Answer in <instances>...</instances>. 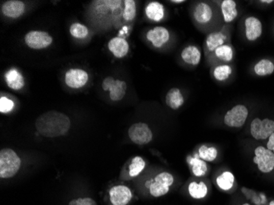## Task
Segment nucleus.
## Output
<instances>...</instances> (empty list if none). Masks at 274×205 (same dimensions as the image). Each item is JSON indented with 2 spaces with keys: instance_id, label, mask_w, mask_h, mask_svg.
Here are the masks:
<instances>
[{
  "instance_id": "nucleus-1",
  "label": "nucleus",
  "mask_w": 274,
  "mask_h": 205,
  "mask_svg": "<svg viewBox=\"0 0 274 205\" xmlns=\"http://www.w3.org/2000/svg\"><path fill=\"white\" fill-rule=\"evenodd\" d=\"M71 127L67 115L57 111H49L39 116L36 122V130L44 137L54 138L66 135Z\"/></svg>"
},
{
  "instance_id": "nucleus-2",
  "label": "nucleus",
  "mask_w": 274,
  "mask_h": 205,
  "mask_svg": "<svg viewBox=\"0 0 274 205\" xmlns=\"http://www.w3.org/2000/svg\"><path fill=\"white\" fill-rule=\"evenodd\" d=\"M21 159L11 149L0 151V178H11L19 171Z\"/></svg>"
},
{
  "instance_id": "nucleus-3",
  "label": "nucleus",
  "mask_w": 274,
  "mask_h": 205,
  "mask_svg": "<svg viewBox=\"0 0 274 205\" xmlns=\"http://www.w3.org/2000/svg\"><path fill=\"white\" fill-rule=\"evenodd\" d=\"M173 182L174 178L171 173L167 171L158 173L148 186L150 195L155 198L167 195L169 192L170 186L173 184Z\"/></svg>"
},
{
  "instance_id": "nucleus-4",
  "label": "nucleus",
  "mask_w": 274,
  "mask_h": 205,
  "mask_svg": "<svg viewBox=\"0 0 274 205\" xmlns=\"http://www.w3.org/2000/svg\"><path fill=\"white\" fill-rule=\"evenodd\" d=\"M128 135L130 140L138 145L149 144L153 139L151 129L147 124L143 123H135L131 126L128 130Z\"/></svg>"
},
{
  "instance_id": "nucleus-5",
  "label": "nucleus",
  "mask_w": 274,
  "mask_h": 205,
  "mask_svg": "<svg viewBox=\"0 0 274 205\" xmlns=\"http://www.w3.org/2000/svg\"><path fill=\"white\" fill-rule=\"evenodd\" d=\"M274 132V121L255 119L251 124V134L255 140H267Z\"/></svg>"
},
{
  "instance_id": "nucleus-6",
  "label": "nucleus",
  "mask_w": 274,
  "mask_h": 205,
  "mask_svg": "<svg viewBox=\"0 0 274 205\" xmlns=\"http://www.w3.org/2000/svg\"><path fill=\"white\" fill-rule=\"evenodd\" d=\"M253 161L263 173H268L274 169V154L263 146L255 149Z\"/></svg>"
},
{
  "instance_id": "nucleus-7",
  "label": "nucleus",
  "mask_w": 274,
  "mask_h": 205,
  "mask_svg": "<svg viewBox=\"0 0 274 205\" xmlns=\"http://www.w3.org/2000/svg\"><path fill=\"white\" fill-rule=\"evenodd\" d=\"M249 111L245 105H236L224 116V123L229 127H241L245 124Z\"/></svg>"
},
{
  "instance_id": "nucleus-8",
  "label": "nucleus",
  "mask_w": 274,
  "mask_h": 205,
  "mask_svg": "<svg viewBox=\"0 0 274 205\" xmlns=\"http://www.w3.org/2000/svg\"><path fill=\"white\" fill-rule=\"evenodd\" d=\"M103 91H109V97L113 101L123 100L127 91V84L123 80H114L112 76L106 77L103 81Z\"/></svg>"
},
{
  "instance_id": "nucleus-9",
  "label": "nucleus",
  "mask_w": 274,
  "mask_h": 205,
  "mask_svg": "<svg viewBox=\"0 0 274 205\" xmlns=\"http://www.w3.org/2000/svg\"><path fill=\"white\" fill-rule=\"evenodd\" d=\"M25 42L32 49H42L52 44L53 38L47 32L33 31L25 35Z\"/></svg>"
},
{
  "instance_id": "nucleus-10",
  "label": "nucleus",
  "mask_w": 274,
  "mask_h": 205,
  "mask_svg": "<svg viewBox=\"0 0 274 205\" xmlns=\"http://www.w3.org/2000/svg\"><path fill=\"white\" fill-rule=\"evenodd\" d=\"M109 197L113 205H127L132 199V192L127 186L119 185L110 189Z\"/></svg>"
},
{
  "instance_id": "nucleus-11",
  "label": "nucleus",
  "mask_w": 274,
  "mask_h": 205,
  "mask_svg": "<svg viewBox=\"0 0 274 205\" xmlns=\"http://www.w3.org/2000/svg\"><path fill=\"white\" fill-rule=\"evenodd\" d=\"M88 78V74L86 71L78 68H72L66 73L65 82L71 88L79 89L87 84Z\"/></svg>"
},
{
  "instance_id": "nucleus-12",
  "label": "nucleus",
  "mask_w": 274,
  "mask_h": 205,
  "mask_svg": "<svg viewBox=\"0 0 274 205\" xmlns=\"http://www.w3.org/2000/svg\"><path fill=\"white\" fill-rule=\"evenodd\" d=\"M147 39L152 45L156 48H161L169 41L170 34L168 29L162 26H157L147 32Z\"/></svg>"
},
{
  "instance_id": "nucleus-13",
  "label": "nucleus",
  "mask_w": 274,
  "mask_h": 205,
  "mask_svg": "<svg viewBox=\"0 0 274 205\" xmlns=\"http://www.w3.org/2000/svg\"><path fill=\"white\" fill-rule=\"evenodd\" d=\"M25 4L19 0H10L2 5V13L6 17L17 18L25 13Z\"/></svg>"
},
{
  "instance_id": "nucleus-14",
  "label": "nucleus",
  "mask_w": 274,
  "mask_h": 205,
  "mask_svg": "<svg viewBox=\"0 0 274 205\" xmlns=\"http://www.w3.org/2000/svg\"><path fill=\"white\" fill-rule=\"evenodd\" d=\"M245 36L251 41L257 40L262 35V23L260 20L255 17L246 18L245 22Z\"/></svg>"
},
{
  "instance_id": "nucleus-15",
  "label": "nucleus",
  "mask_w": 274,
  "mask_h": 205,
  "mask_svg": "<svg viewBox=\"0 0 274 205\" xmlns=\"http://www.w3.org/2000/svg\"><path fill=\"white\" fill-rule=\"evenodd\" d=\"M108 49L110 52H112L115 57L122 58L128 53V42L125 39L115 37L108 42Z\"/></svg>"
},
{
  "instance_id": "nucleus-16",
  "label": "nucleus",
  "mask_w": 274,
  "mask_h": 205,
  "mask_svg": "<svg viewBox=\"0 0 274 205\" xmlns=\"http://www.w3.org/2000/svg\"><path fill=\"white\" fill-rule=\"evenodd\" d=\"M5 78L7 85H9V88L15 91L22 89L25 85L23 76L15 68H12L8 71L5 74Z\"/></svg>"
},
{
  "instance_id": "nucleus-17",
  "label": "nucleus",
  "mask_w": 274,
  "mask_h": 205,
  "mask_svg": "<svg viewBox=\"0 0 274 205\" xmlns=\"http://www.w3.org/2000/svg\"><path fill=\"white\" fill-rule=\"evenodd\" d=\"M194 17L199 23L207 24L213 17V10L209 5L205 3H201L195 9Z\"/></svg>"
},
{
  "instance_id": "nucleus-18",
  "label": "nucleus",
  "mask_w": 274,
  "mask_h": 205,
  "mask_svg": "<svg viewBox=\"0 0 274 205\" xmlns=\"http://www.w3.org/2000/svg\"><path fill=\"white\" fill-rule=\"evenodd\" d=\"M181 57L186 64L193 66L198 65L201 60V51L197 47L190 45L182 50Z\"/></svg>"
},
{
  "instance_id": "nucleus-19",
  "label": "nucleus",
  "mask_w": 274,
  "mask_h": 205,
  "mask_svg": "<svg viewBox=\"0 0 274 205\" xmlns=\"http://www.w3.org/2000/svg\"><path fill=\"white\" fill-rule=\"evenodd\" d=\"M166 104L173 110H177L183 105L184 97L181 91L177 88H173L167 93Z\"/></svg>"
},
{
  "instance_id": "nucleus-20",
  "label": "nucleus",
  "mask_w": 274,
  "mask_h": 205,
  "mask_svg": "<svg viewBox=\"0 0 274 205\" xmlns=\"http://www.w3.org/2000/svg\"><path fill=\"white\" fill-rule=\"evenodd\" d=\"M240 190L247 200L250 201L254 205H266L268 203V199L264 193L257 192L246 187H241Z\"/></svg>"
},
{
  "instance_id": "nucleus-21",
  "label": "nucleus",
  "mask_w": 274,
  "mask_h": 205,
  "mask_svg": "<svg viewBox=\"0 0 274 205\" xmlns=\"http://www.w3.org/2000/svg\"><path fill=\"white\" fill-rule=\"evenodd\" d=\"M146 14L152 21H160L165 17V7L160 3H150L146 7Z\"/></svg>"
},
{
  "instance_id": "nucleus-22",
  "label": "nucleus",
  "mask_w": 274,
  "mask_h": 205,
  "mask_svg": "<svg viewBox=\"0 0 274 205\" xmlns=\"http://www.w3.org/2000/svg\"><path fill=\"white\" fill-rule=\"evenodd\" d=\"M222 13L225 22L228 23L235 20L238 12L236 9V4L233 0H224L221 5Z\"/></svg>"
},
{
  "instance_id": "nucleus-23",
  "label": "nucleus",
  "mask_w": 274,
  "mask_h": 205,
  "mask_svg": "<svg viewBox=\"0 0 274 205\" xmlns=\"http://www.w3.org/2000/svg\"><path fill=\"white\" fill-rule=\"evenodd\" d=\"M188 192L193 199H205L208 195V186L204 182H192L188 186Z\"/></svg>"
},
{
  "instance_id": "nucleus-24",
  "label": "nucleus",
  "mask_w": 274,
  "mask_h": 205,
  "mask_svg": "<svg viewBox=\"0 0 274 205\" xmlns=\"http://www.w3.org/2000/svg\"><path fill=\"white\" fill-rule=\"evenodd\" d=\"M226 36L222 32H213L208 35L206 38V46L208 50L214 52L217 48L224 45Z\"/></svg>"
},
{
  "instance_id": "nucleus-25",
  "label": "nucleus",
  "mask_w": 274,
  "mask_h": 205,
  "mask_svg": "<svg viewBox=\"0 0 274 205\" xmlns=\"http://www.w3.org/2000/svg\"><path fill=\"white\" fill-rule=\"evenodd\" d=\"M216 183L220 187V190L228 192L234 186V175L231 171H224L217 177V179H216Z\"/></svg>"
},
{
  "instance_id": "nucleus-26",
  "label": "nucleus",
  "mask_w": 274,
  "mask_h": 205,
  "mask_svg": "<svg viewBox=\"0 0 274 205\" xmlns=\"http://www.w3.org/2000/svg\"><path fill=\"white\" fill-rule=\"evenodd\" d=\"M273 72L274 64L268 60H260L255 66V72L258 76H267V75L272 74Z\"/></svg>"
},
{
  "instance_id": "nucleus-27",
  "label": "nucleus",
  "mask_w": 274,
  "mask_h": 205,
  "mask_svg": "<svg viewBox=\"0 0 274 205\" xmlns=\"http://www.w3.org/2000/svg\"><path fill=\"white\" fill-rule=\"evenodd\" d=\"M145 167H146V162L142 157H135L131 160V164L129 166V175L131 178H135L142 173Z\"/></svg>"
},
{
  "instance_id": "nucleus-28",
  "label": "nucleus",
  "mask_w": 274,
  "mask_h": 205,
  "mask_svg": "<svg viewBox=\"0 0 274 205\" xmlns=\"http://www.w3.org/2000/svg\"><path fill=\"white\" fill-rule=\"evenodd\" d=\"M188 163L192 166V171L196 177H202L207 171V165L205 161L201 160L198 158H188Z\"/></svg>"
},
{
  "instance_id": "nucleus-29",
  "label": "nucleus",
  "mask_w": 274,
  "mask_h": 205,
  "mask_svg": "<svg viewBox=\"0 0 274 205\" xmlns=\"http://www.w3.org/2000/svg\"><path fill=\"white\" fill-rule=\"evenodd\" d=\"M199 157L206 162H213L217 157V150L213 146L202 145L199 149Z\"/></svg>"
},
{
  "instance_id": "nucleus-30",
  "label": "nucleus",
  "mask_w": 274,
  "mask_h": 205,
  "mask_svg": "<svg viewBox=\"0 0 274 205\" xmlns=\"http://www.w3.org/2000/svg\"><path fill=\"white\" fill-rule=\"evenodd\" d=\"M214 53L218 60L226 62V63L232 61V58H233V50H232V47L228 45H222L214 51Z\"/></svg>"
},
{
  "instance_id": "nucleus-31",
  "label": "nucleus",
  "mask_w": 274,
  "mask_h": 205,
  "mask_svg": "<svg viewBox=\"0 0 274 205\" xmlns=\"http://www.w3.org/2000/svg\"><path fill=\"white\" fill-rule=\"evenodd\" d=\"M232 68L228 65H220L216 67L215 69L213 71V76L216 80H227V79L232 74Z\"/></svg>"
},
{
  "instance_id": "nucleus-32",
  "label": "nucleus",
  "mask_w": 274,
  "mask_h": 205,
  "mask_svg": "<svg viewBox=\"0 0 274 205\" xmlns=\"http://www.w3.org/2000/svg\"><path fill=\"white\" fill-rule=\"evenodd\" d=\"M88 28L83 24L73 23L70 27V33L73 37L77 39H83L88 35Z\"/></svg>"
},
{
  "instance_id": "nucleus-33",
  "label": "nucleus",
  "mask_w": 274,
  "mask_h": 205,
  "mask_svg": "<svg viewBox=\"0 0 274 205\" xmlns=\"http://www.w3.org/2000/svg\"><path fill=\"white\" fill-rule=\"evenodd\" d=\"M125 9L123 13V17L127 21H132L136 15V8L135 2L133 0H125Z\"/></svg>"
},
{
  "instance_id": "nucleus-34",
  "label": "nucleus",
  "mask_w": 274,
  "mask_h": 205,
  "mask_svg": "<svg viewBox=\"0 0 274 205\" xmlns=\"http://www.w3.org/2000/svg\"><path fill=\"white\" fill-rule=\"evenodd\" d=\"M13 107H14V104L10 99L5 97V96L1 97L0 99V112L2 113L11 112L13 110Z\"/></svg>"
},
{
  "instance_id": "nucleus-35",
  "label": "nucleus",
  "mask_w": 274,
  "mask_h": 205,
  "mask_svg": "<svg viewBox=\"0 0 274 205\" xmlns=\"http://www.w3.org/2000/svg\"><path fill=\"white\" fill-rule=\"evenodd\" d=\"M68 205H97V203L91 198H79L70 201Z\"/></svg>"
},
{
  "instance_id": "nucleus-36",
  "label": "nucleus",
  "mask_w": 274,
  "mask_h": 205,
  "mask_svg": "<svg viewBox=\"0 0 274 205\" xmlns=\"http://www.w3.org/2000/svg\"><path fill=\"white\" fill-rule=\"evenodd\" d=\"M267 147H268V150H271L274 154V132L268 138Z\"/></svg>"
},
{
  "instance_id": "nucleus-37",
  "label": "nucleus",
  "mask_w": 274,
  "mask_h": 205,
  "mask_svg": "<svg viewBox=\"0 0 274 205\" xmlns=\"http://www.w3.org/2000/svg\"><path fill=\"white\" fill-rule=\"evenodd\" d=\"M172 3H174V4H181V3H184L185 1L184 0H172Z\"/></svg>"
},
{
  "instance_id": "nucleus-38",
  "label": "nucleus",
  "mask_w": 274,
  "mask_h": 205,
  "mask_svg": "<svg viewBox=\"0 0 274 205\" xmlns=\"http://www.w3.org/2000/svg\"><path fill=\"white\" fill-rule=\"evenodd\" d=\"M262 3H265V4H271V3L273 2L272 0H262Z\"/></svg>"
},
{
  "instance_id": "nucleus-39",
  "label": "nucleus",
  "mask_w": 274,
  "mask_h": 205,
  "mask_svg": "<svg viewBox=\"0 0 274 205\" xmlns=\"http://www.w3.org/2000/svg\"><path fill=\"white\" fill-rule=\"evenodd\" d=\"M268 205H274V200L270 201V202H269V203H268Z\"/></svg>"
},
{
  "instance_id": "nucleus-40",
  "label": "nucleus",
  "mask_w": 274,
  "mask_h": 205,
  "mask_svg": "<svg viewBox=\"0 0 274 205\" xmlns=\"http://www.w3.org/2000/svg\"><path fill=\"white\" fill-rule=\"evenodd\" d=\"M238 205H251V204H250V203H242V204H238Z\"/></svg>"
}]
</instances>
